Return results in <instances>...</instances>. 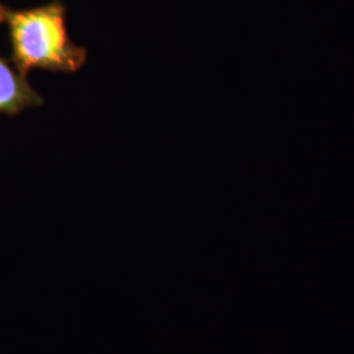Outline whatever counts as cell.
Masks as SVG:
<instances>
[{
    "mask_svg": "<svg viewBox=\"0 0 354 354\" xmlns=\"http://www.w3.org/2000/svg\"><path fill=\"white\" fill-rule=\"evenodd\" d=\"M42 104V96L32 88L26 76L21 75L0 55V113L16 115Z\"/></svg>",
    "mask_w": 354,
    "mask_h": 354,
    "instance_id": "cell-2",
    "label": "cell"
},
{
    "mask_svg": "<svg viewBox=\"0 0 354 354\" xmlns=\"http://www.w3.org/2000/svg\"><path fill=\"white\" fill-rule=\"evenodd\" d=\"M0 23L8 26L10 62L21 75L32 70L76 73L87 62V50L70 38L66 8L58 0L30 10L0 4Z\"/></svg>",
    "mask_w": 354,
    "mask_h": 354,
    "instance_id": "cell-1",
    "label": "cell"
}]
</instances>
